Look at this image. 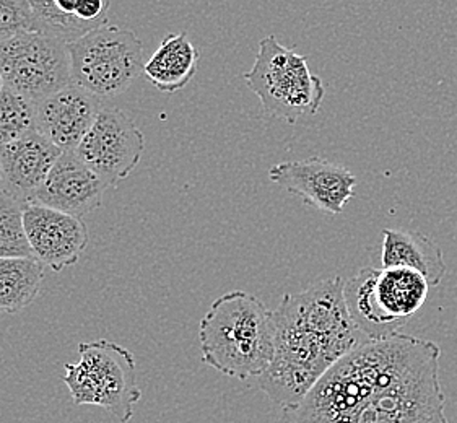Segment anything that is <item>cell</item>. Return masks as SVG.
<instances>
[{
    "label": "cell",
    "instance_id": "17",
    "mask_svg": "<svg viewBox=\"0 0 457 423\" xmlns=\"http://www.w3.org/2000/svg\"><path fill=\"white\" fill-rule=\"evenodd\" d=\"M199 51L186 33L166 35L145 62L144 75L160 92L183 90L197 72Z\"/></svg>",
    "mask_w": 457,
    "mask_h": 423
},
{
    "label": "cell",
    "instance_id": "3",
    "mask_svg": "<svg viewBox=\"0 0 457 423\" xmlns=\"http://www.w3.org/2000/svg\"><path fill=\"white\" fill-rule=\"evenodd\" d=\"M199 342L211 369L241 381L259 377L274 359V311L243 290L221 294L202 318Z\"/></svg>",
    "mask_w": 457,
    "mask_h": 423
},
{
    "label": "cell",
    "instance_id": "1",
    "mask_svg": "<svg viewBox=\"0 0 457 423\" xmlns=\"http://www.w3.org/2000/svg\"><path fill=\"white\" fill-rule=\"evenodd\" d=\"M435 342L394 334L337 361L278 423H449Z\"/></svg>",
    "mask_w": 457,
    "mask_h": 423
},
{
    "label": "cell",
    "instance_id": "4",
    "mask_svg": "<svg viewBox=\"0 0 457 423\" xmlns=\"http://www.w3.org/2000/svg\"><path fill=\"white\" fill-rule=\"evenodd\" d=\"M430 284L409 267H365L344 282L348 314L368 341L394 336L419 313Z\"/></svg>",
    "mask_w": 457,
    "mask_h": 423
},
{
    "label": "cell",
    "instance_id": "23",
    "mask_svg": "<svg viewBox=\"0 0 457 423\" xmlns=\"http://www.w3.org/2000/svg\"><path fill=\"white\" fill-rule=\"evenodd\" d=\"M5 88V85H4V79H2V74H0V92Z\"/></svg>",
    "mask_w": 457,
    "mask_h": 423
},
{
    "label": "cell",
    "instance_id": "14",
    "mask_svg": "<svg viewBox=\"0 0 457 423\" xmlns=\"http://www.w3.org/2000/svg\"><path fill=\"white\" fill-rule=\"evenodd\" d=\"M61 155L62 150L39 130L0 147L7 194L29 203Z\"/></svg>",
    "mask_w": 457,
    "mask_h": 423
},
{
    "label": "cell",
    "instance_id": "18",
    "mask_svg": "<svg viewBox=\"0 0 457 423\" xmlns=\"http://www.w3.org/2000/svg\"><path fill=\"white\" fill-rule=\"evenodd\" d=\"M45 264L35 258H0V311L17 314L37 300Z\"/></svg>",
    "mask_w": 457,
    "mask_h": 423
},
{
    "label": "cell",
    "instance_id": "8",
    "mask_svg": "<svg viewBox=\"0 0 457 423\" xmlns=\"http://www.w3.org/2000/svg\"><path fill=\"white\" fill-rule=\"evenodd\" d=\"M5 88L41 103L72 83L67 45L39 31H20L0 41Z\"/></svg>",
    "mask_w": 457,
    "mask_h": 423
},
{
    "label": "cell",
    "instance_id": "2",
    "mask_svg": "<svg viewBox=\"0 0 457 423\" xmlns=\"http://www.w3.org/2000/svg\"><path fill=\"white\" fill-rule=\"evenodd\" d=\"M274 319V359L259 387L282 409L302 402L337 361L368 342L348 314L338 276L284 294Z\"/></svg>",
    "mask_w": 457,
    "mask_h": 423
},
{
    "label": "cell",
    "instance_id": "15",
    "mask_svg": "<svg viewBox=\"0 0 457 423\" xmlns=\"http://www.w3.org/2000/svg\"><path fill=\"white\" fill-rule=\"evenodd\" d=\"M111 0H31L33 31L71 45L104 27Z\"/></svg>",
    "mask_w": 457,
    "mask_h": 423
},
{
    "label": "cell",
    "instance_id": "9",
    "mask_svg": "<svg viewBox=\"0 0 457 423\" xmlns=\"http://www.w3.org/2000/svg\"><path fill=\"white\" fill-rule=\"evenodd\" d=\"M145 137L120 108H101L92 129L75 150L77 157L100 176L108 187L128 179L137 168Z\"/></svg>",
    "mask_w": 457,
    "mask_h": 423
},
{
    "label": "cell",
    "instance_id": "12",
    "mask_svg": "<svg viewBox=\"0 0 457 423\" xmlns=\"http://www.w3.org/2000/svg\"><path fill=\"white\" fill-rule=\"evenodd\" d=\"M106 189L108 186L100 176L93 173L75 152H62L29 203L45 205L82 219L83 215L100 207Z\"/></svg>",
    "mask_w": 457,
    "mask_h": 423
},
{
    "label": "cell",
    "instance_id": "11",
    "mask_svg": "<svg viewBox=\"0 0 457 423\" xmlns=\"http://www.w3.org/2000/svg\"><path fill=\"white\" fill-rule=\"evenodd\" d=\"M25 230L35 258L54 272L75 266L88 246L82 219L45 205L27 203Z\"/></svg>",
    "mask_w": 457,
    "mask_h": 423
},
{
    "label": "cell",
    "instance_id": "24",
    "mask_svg": "<svg viewBox=\"0 0 457 423\" xmlns=\"http://www.w3.org/2000/svg\"><path fill=\"white\" fill-rule=\"evenodd\" d=\"M25 2H28V4H29V2H31V0H25Z\"/></svg>",
    "mask_w": 457,
    "mask_h": 423
},
{
    "label": "cell",
    "instance_id": "16",
    "mask_svg": "<svg viewBox=\"0 0 457 423\" xmlns=\"http://www.w3.org/2000/svg\"><path fill=\"white\" fill-rule=\"evenodd\" d=\"M383 267H409L438 286L448 272L443 251L420 231L383 230Z\"/></svg>",
    "mask_w": 457,
    "mask_h": 423
},
{
    "label": "cell",
    "instance_id": "20",
    "mask_svg": "<svg viewBox=\"0 0 457 423\" xmlns=\"http://www.w3.org/2000/svg\"><path fill=\"white\" fill-rule=\"evenodd\" d=\"M37 106L10 88L0 92V147L37 130Z\"/></svg>",
    "mask_w": 457,
    "mask_h": 423
},
{
    "label": "cell",
    "instance_id": "22",
    "mask_svg": "<svg viewBox=\"0 0 457 423\" xmlns=\"http://www.w3.org/2000/svg\"><path fill=\"white\" fill-rule=\"evenodd\" d=\"M7 194V187H5V178H4V170H2V162H0V195Z\"/></svg>",
    "mask_w": 457,
    "mask_h": 423
},
{
    "label": "cell",
    "instance_id": "19",
    "mask_svg": "<svg viewBox=\"0 0 457 423\" xmlns=\"http://www.w3.org/2000/svg\"><path fill=\"white\" fill-rule=\"evenodd\" d=\"M25 207L27 203L13 195H0V258H35L25 230Z\"/></svg>",
    "mask_w": 457,
    "mask_h": 423
},
{
    "label": "cell",
    "instance_id": "6",
    "mask_svg": "<svg viewBox=\"0 0 457 423\" xmlns=\"http://www.w3.org/2000/svg\"><path fill=\"white\" fill-rule=\"evenodd\" d=\"M247 87L256 93L265 114L288 124L314 116L326 88L314 75L306 57L267 37L259 43L253 69L245 74Z\"/></svg>",
    "mask_w": 457,
    "mask_h": 423
},
{
    "label": "cell",
    "instance_id": "13",
    "mask_svg": "<svg viewBox=\"0 0 457 423\" xmlns=\"http://www.w3.org/2000/svg\"><path fill=\"white\" fill-rule=\"evenodd\" d=\"M101 111L98 96L71 83L37 103V128L62 152H75Z\"/></svg>",
    "mask_w": 457,
    "mask_h": 423
},
{
    "label": "cell",
    "instance_id": "7",
    "mask_svg": "<svg viewBox=\"0 0 457 423\" xmlns=\"http://www.w3.org/2000/svg\"><path fill=\"white\" fill-rule=\"evenodd\" d=\"M72 83L98 98H114L144 74V46L132 29L104 25L67 45Z\"/></svg>",
    "mask_w": 457,
    "mask_h": 423
},
{
    "label": "cell",
    "instance_id": "5",
    "mask_svg": "<svg viewBox=\"0 0 457 423\" xmlns=\"http://www.w3.org/2000/svg\"><path fill=\"white\" fill-rule=\"evenodd\" d=\"M79 357L77 363L65 365L62 377L73 404L98 405L118 422H130L134 405L142 399L134 353L101 339L79 344Z\"/></svg>",
    "mask_w": 457,
    "mask_h": 423
},
{
    "label": "cell",
    "instance_id": "21",
    "mask_svg": "<svg viewBox=\"0 0 457 423\" xmlns=\"http://www.w3.org/2000/svg\"><path fill=\"white\" fill-rule=\"evenodd\" d=\"M33 31V13L25 0H0V41Z\"/></svg>",
    "mask_w": 457,
    "mask_h": 423
},
{
    "label": "cell",
    "instance_id": "10",
    "mask_svg": "<svg viewBox=\"0 0 457 423\" xmlns=\"http://www.w3.org/2000/svg\"><path fill=\"white\" fill-rule=\"evenodd\" d=\"M269 178L318 211L338 215L355 197L357 178L345 166L322 157L277 163Z\"/></svg>",
    "mask_w": 457,
    "mask_h": 423
}]
</instances>
